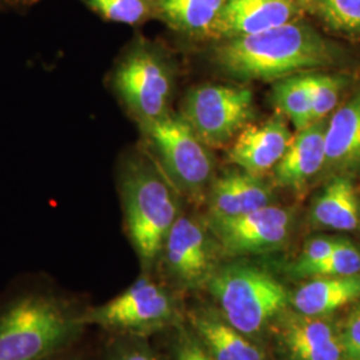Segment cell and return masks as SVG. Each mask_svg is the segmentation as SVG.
<instances>
[{"mask_svg": "<svg viewBox=\"0 0 360 360\" xmlns=\"http://www.w3.org/2000/svg\"><path fill=\"white\" fill-rule=\"evenodd\" d=\"M339 47L299 19L248 37L219 40L211 62L223 75L240 82H276L335 65Z\"/></svg>", "mask_w": 360, "mask_h": 360, "instance_id": "6da1fadb", "label": "cell"}, {"mask_svg": "<svg viewBox=\"0 0 360 360\" xmlns=\"http://www.w3.org/2000/svg\"><path fill=\"white\" fill-rule=\"evenodd\" d=\"M84 309L52 292L18 296L0 309V360H50L65 354L87 324Z\"/></svg>", "mask_w": 360, "mask_h": 360, "instance_id": "7a4b0ae2", "label": "cell"}, {"mask_svg": "<svg viewBox=\"0 0 360 360\" xmlns=\"http://www.w3.org/2000/svg\"><path fill=\"white\" fill-rule=\"evenodd\" d=\"M119 184L129 240L143 267L151 269L179 217V193L146 148L124 158Z\"/></svg>", "mask_w": 360, "mask_h": 360, "instance_id": "3957f363", "label": "cell"}, {"mask_svg": "<svg viewBox=\"0 0 360 360\" xmlns=\"http://www.w3.org/2000/svg\"><path fill=\"white\" fill-rule=\"evenodd\" d=\"M207 285L224 319L247 336L260 333L279 318L290 303V294L276 278L245 263L214 271Z\"/></svg>", "mask_w": 360, "mask_h": 360, "instance_id": "277c9868", "label": "cell"}, {"mask_svg": "<svg viewBox=\"0 0 360 360\" xmlns=\"http://www.w3.org/2000/svg\"><path fill=\"white\" fill-rule=\"evenodd\" d=\"M174 83V68L167 53L144 38L131 43L111 77L117 99L139 124L169 114Z\"/></svg>", "mask_w": 360, "mask_h": 360, "instance_id": "5b68a950", "label": "cell"}, {"mask_svg": "<svg viewBox=\"0 0 360 360\" xmlns=\"http://www.w3.org/2000/svg\"><path fill=\"white\" fill-rule=\"evenodd\" d=\"M144 148L160 166L179 195L191 200L203 198L214 180V158L180 115L171 112L139 124Z\"/></svg>", "mask_w": 360, "mask_h": 360, "instance_id": "8992f818", "label": "cell"}, {"mask_svg": "<svg viewBox=\"0 0 360 360\" xmlns=\"http://www.w3.org/2000/svg\"><path fill=\"white\" fill-rule=\"evenodd\" d=\"M179 115L207 147H223L252 119V91L238 84L196 86L184 96Z\"/></svg>", "mask_w": 360, "mask_h": 360, "instance_id": "52a82bcc", "label": "cell"}, {"mask_svg": "<svg viewBox=\"0 0 360 360\" xmlns=\"http://www.w3.org/2000/svg\"><path fill=\"white\" fill-rule=\"evenodd\" d=\"M172 318L174 304L167 291L150 278H139L122 294L83 314L87 326L135 334L160 328Z\"/></svg>", "mask_w": 360, "mask_h": 360, "instance_id": "ba28073f", "label": "cell"}, {"mask_svg": "<svg viewBox=\"0 0 360 360\" xmlns=\"http://www.w3.org/2000/svg\"><path fill=\"white\" fill-rule=\"evenodd\" d=\"M292 223L291 210L271 205L232 218L210 217L207 226L220 251L242 257L279 250L290 238Z\"/></svg>", "mask_w": 360, "mask_h": 360, "instance_id": "9c48e42d", "label": "cell"}, {"mask_svg": "<svg viewBox=\"0 0 360 360\" xmlns=\"http://www.w3.org/2000/svg\"><path fill=\"white\" fill-rule=\"evenodd\" d=\"M217 248L220 250L208 226L179 215L159 257L172 279L184 285H198L207 283L214 274Z\"/></svg>", "mask_w": 360, "mask_h": 360, "instance_id": "30bf717a", "label": "cell"}, {"mask_svg": "<svg viewBox=\"0 0 360 360\" xmlns=\"http://www.w3.org/2000/svg\"><path fill=\"white\" fill-rule=\"evenodd\" d=\"M302 0H229L210 38H240L269 31L302 18Z\"/></svg>", "mask_w": 360, "mask_h": 360, "instance_id": "8fae6325", "label": "cell"}, {"mask_svg": "<svg viewBox=\"0 0 360 360\" xmlns=\"http://www.w3.org/2000/svg\"><path fill=\"white\" fill-rule=\"evenodd\" d=\"M278 322V339L291 360H346L342 331L327 316L285 312Z\"/></svg>", "mask_w": 360, "mask_h": 360, "instance_id": "7c38bea8", "label": "cell"}, {"mask_svg": "<svg viewBox=\"0 0 360 360\" xmlns=\"http://www.w3.org/2000/svg\"><path fill=\"white\" fill-rule=\"evenodd\" d=\"M285 120L284 116L278 114L260 124L248 123L229 148L232 163L260 178L272 171L294 136Z\"/></svg>", "mask_w": 360, "mask_h": 360, "instance_id": "4fadbf2b", "label": "cell"}, {"mask_svg": "<svg viewBox=\"0 0 360 360\" xmlns=\"http://www.w3.org/2000/svg\"><path fill=\"white\" fill-rule=\"evenodd\" d=\"M328 117L296 131L287 151L272 169L276 186L302 193L326 165V129Z\"/></svg>", "mask_w": 360, "mask_h": 360, "instance_id": "5bb4252c", "label": "cell"}, {"mask_svg": "<svg viewBox=\"0 0 360 360\" xmlns=\"http://www.w3.org/2000/svg\"><path fill=\"white\" fill-rule=\"evenodd\" d=\"M360 171V84L328 117L326 129L327 175L352 176Z\"/></svg>", "mask_w": 360, "mask_h": 360, "instance_id": "9a60e30c", "label": "cell"}, {"mask_svg": "<svg viewBox=\"0 0 360 360\" xmlns=\"http://www.w3.org/2000/svg\"><path fill=\"white\" fill-rule=\"evenodd\" d=\"M208 198L210 217L232 218L271 206L274 193L263 178L239 168L212 180Z\"/></svg>", "mask_w": 360, "mask_h": 360, "instance_id": "2e32d148", "label": "cell"}, {"mask_svg": "<svg viewBox=\"0 0 360 360\" xmlns=\"http://www.w3.org/2000/svg\"><path fill=\"white\" fill-rule=\"evenodd\" d=\"M358 300L360 274L312 278L290 295V303L296 312L309 316H328Z\"/></svg>", "mask_w": 360, "mask_h": 360, "instance_id": "e0dca14e", "label": "cell"}, {"mask_svg": "<svg viewBox=\"0 0 360 360\" xmlns=\"http://www.w3.org/2000/svg\"><path fill=\"white\" fill-rule=\"evenodd\" d=\"M315 224L336 231H354L359 227L360 200L351 176H331L312 205Z\"/></svg>", "mask_w": 360, "mask_h": 360, "instance_id": "ac0fdd59", "label": "cell"}, {"mask_svg": "<svg viewBox=\"0 0 360 360\" xmlns=\"http://www.w3.org/2000/svg\"><path fill=\"white\" fill-rule=\"evenodd\" d=\"M227 3L229 0H156V16L181 35L210 38Z\"/></svg>", "mask_w": 360, "mask_h": 360, "instance_id": "d6986e66", "label": "cell"}, {"mask_svg": "<svg viewBox=\"0 0 360 360\" xmlns=\"http://www.w3.org/2000/svg\"><path fill=\"white\" fill-rule=\"evenodd\" d=\"M193 324L214 359L264 360L262 349L226 319L208 314H198L193 316Z\"/></svg>", "mask_w": 360, "mask_h": 360, "instance_id": "ffe728a7", "label": "cell"}, {"mask_svg": "<svg viewBox=\"0 0 360 360\" xmlns=\"http://www.w3.org/2000/svg\"><path fill=\"white\" fill-rule=\"evenodd\" d=\"M309 74L304 72L276 80L271 92V103L281 115L294 124L296 131L314 123Z\"/></svg>", "mask_w": 360, "mask_h": 360, "instance_id": "44dd1931", "label": "cell"}, {"mask_svg": "<svg viewBox=\"0 0 360 360\" xmlns=\"http://www.w3.org/2000/svg\"><path fill=\"white\" fill-rule=\"evenodd\" d=\"M107 22L141 26L156 16V0H80Z\"/></svg>", "mask_w": 360, "mask_h": 360, "instance_id": "7402d4cb", "label": "cell"}, {"mask_svg": "<svg viewBox=\"0 0 360 360\" xmlns=\"http://www.w3.org/2000/svg\"><path fill=\"white\" fill-rule=\"evenodd\" d=\"M309 7L331 31L360 38V0H311Z\"/></svg>", "mask_w": 360, "mask_h": 360, "instance_id": "603a6c76", "label": "cell"}, {"mask_svg": "<svg viewBox=\"0 0 360 360\" xmlns=\"http://www.w3.org/2000/svg\"><path fill=\"white\" fill-rule=\"evenodd\" d=\"M311 77L312 89V122L330 117L340 104V96L348 86V77L342 74L314 71Z\"/></svg>", "mask_w": 360, "mask_h": 360, "instance_id": "cb8c5ba5", "label": "cell"}, {"mask_svg": "<svg viewBox=\"0 0 360 360\" xmlns=\"http://www.w3.org/2000/svg\"><path fill=\"white\" fill-rule=\"evenodd\" d=\"M360 274V250L347 239H343L331 255L322 262L297 271L299 278H324V276H351Z\"/></svg>", "mask_w": 360, "mask_h": 360, "instance_id": "d4e9b609", "label": "cell"}, {"mask_svg": "<svg viewBox=\"0 0 360 360\" xmlns=\"http://www.w3.org/2000/svg\"><path fill=\"white\" fill-rule=\"evenodd\" d=\"M342 240V238L336 236H316L307 240V243L303 247L302 255L292 266V274L324 260L333 254V251Z\"/></svg>", "mask_w": 360, "mask_h": 360, "instance_id": "484cf974", "label": "cell"}, {"mask_svg": "<svg viewBox=\"0 0 360 360\" xmlns=\"http://www.w3.org/2000/svg\"><path fill=\"white\" fill-rule=\"evenodd\" d=\"M346 360H360V312L348 319L342 330Z\"/></svg>", "mask_w": 360, "mask_h": 360, "instance_id": "4316f807", "label": "cell"}, {"mask_svg": "<svg viewBox=\"0 0 360 360\" xmlns=\"http://www.w3.org/2000/svg\"><path fill=\"white\" fill-rule=\"evenodd\" d=\"M110 360H159V358L144 345L122 343L114 348Z\"/></svg>", "mask_w": 360, "mask_h": 360, "instance_id": "83f0119b", "label": "cell"}, {"mask_svg": "<svg viewBox=\"0 0 360 360\" xmlns=\"http://www.w3.org/2000/svg\"><path fill=\"white\" fill-rule=\"evenodd\" d=\"M176 360H215L211 354L191 340H181L176 347Z\"/></svg>", "mask_w": 360, "mask_h": 360, "instance_id": "f1b7e54d", "label": "cell"}, {"mask_svg": "<svg viewBox=\"0 0 360 360\" xmlns=\"http://www.w3.org/2000/svg\"><path fill=\"white\" fill-rule=\"evenodd\" d=\"M40 0H0V13H22L32 8Z\"/></svg>", "mask_w": 360, "mask_h": 360, "instance_id": "f546056e", "label": "cell"}, {"mask_svg": "<svg viewBox=\"0 0 360 360\" xmlns=\"http://www.w3.org/2000/svg\"><path fill=\"white\" fill-rule=\"evenodd\" d=\"M50 360H80L77 358V355H67V354H60V355H58V356H55V358H52Z\"/></svg>", "mask_w": 360, "mask_h": 360, "instance_id": "4dcf8cb0", "label": "cell"}, {"mask_svg": "<svg viewBox=\"0 0 360 360\" xmlns=\"http://www.w3.org/2000/svg\"><path fill=\"white\" fill-rule=\"evenodd\" d=\"M302 1H303V4H304L306 7H309V1H311V0H302Z\"/></svg>", "mask_w": 360, "mask_h": 360, "instance_id": "1f68e13d", "label": "cell"}, {"mask_svg": "<svg viewBox=\"0 0 360 360\" xmlns=\"http://www.w3.org/2000/svg\"><path fill=\"white\" fill-rule=\"evenodd\" d=\"M356 311H358V312H360V303H359V306H358V309H356Z\"/></svg>", "mask_w": 360, "mask_h": 360, "instance_id": "d6a6232c", "label": "cell"}]
</instances>
